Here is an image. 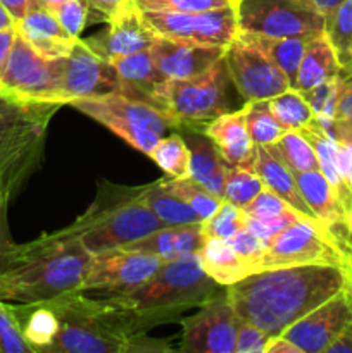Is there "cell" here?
Masks as SVG:
<instances>
[{
  "label": "cell",
  "instance_id": "6da1fadb",
  "mask_svg": "<svg viewBox=\"0 0 352 353\" xmlns=\"http://www.w3.org/2000/svg\"><path fill=\"white\" fill-rule=\"evenodd\" d=\"M352 286V271L330 264L292 265L252 272L226 293L240 319L278 336L300 317Z\"/></svg>",
  "mask_w": 352,
  "mask_h": 353
},
{
  "label": "cell",
  "instance_id": "7a4b0ae2",
  "mask_svg": "<svg viewBox=\"0 0 352 353\" xmlns=\"http://www.w3.org/2000/svg\"><path fill=\"white\" fill-rule=\"evenodd\" d=\"M59 316V333L48 353L175 352L168 340L147 338V331L173 323L169 314H141L109 299H86L72 292L50 300Z\"/></svg>",
  "mask_w": 352,
  "mask_h": 353
},
{
  "label": "cell",
  "instance_id": "3957f363",
  "mask_svg": "<svg viewBox=\"0 0 352 353\" xmlns=\"http://www.w3.org/2000/svg\"><path fill=\"white\" fill-rule=\"evenodd\" d=\"M93 255L78 240L57 231L30 243H14L0 268V300L48 302L79 292Z\"/></svg>",
  "mask_w": 352,
  "mask_h": 353
},
{
  "label": "cell",
  "instance_id": "277c9868",
  "mask_svg": "<svg viewBox=\"0 0 352 353\" xmlns=\"http://www.w3.org/2000/svg\"><path fill=\"white\" fill-rule=\"evenodd\" d=\"M166 226L141 200V186L133 188L100 181L92 205L57 233L75 238L90 254L97 255L123 248Z\"/></svg>",
  "mask_w": 352,
  "mask_h": 353
},
{
  "label": "cell",
  "instance_id": "5b68a950",
  "mask_svg": "<svg viewBox=\"0 0 352 353\" xmlns=\"http://www.w3.org/2000/svg\"><path fill=\"white\" fill-rule=\"evenodd\" d=\"M192 254L176 261L162 262L161 268L130 292L106 295L123 309L141 314H169L179 319L192 307H200L223 290Z\"/></svg>",
  "mask_w": 352,
  "mask_h": 353
},
{
  "label": "cell",
  "instance_id": "8992f818",
  "mask_svg": "<svg viewBox=\"0 0 352 353\" xmlns=\"http://www.w3.org/2000/svg\"><path fill=\"white\" fill-rule=\"evenodd\" d=\"M68 105L106 126L130 147L147 157L155 143L166 137L169 130H178L171 116L148 103L128 99L121 93L76 99Z\"/></svg>",
  "mask_w": 352,
  "mask_h": 353
},
{
  "label": "cell",
  "instance_id": "52a82bcc",
  "mask_svg": "<svg viewBox=\"0 0 352 353\" xmlns=\"http://www.w3.org/2000/svg\"><path fill=\"white\" fill-rule=\"evenodd\" d=\"M59 105L24 103L0 93V171L26 179L41 154L45 130Z\"/></svg>",
  "mask_w": 352,
  "mask_h": 353
},
{
  "label": "cell",
  "instance_id": "ba28073f",
  "mask_svg": "<svg viewBox=\"0 0 352 353\" xmlns=\"http://www.w3.org/2000/svg\"><path fill=\"white\" fill-rule=\"evenodd\" d=\"M230 81L224 57L213 68L192 78L168 79L164 90V112L171 116L179 130H204L221 114L230 112Z\"/></svg>",
  "mask_w": 352,
  "mask_h": 353
},
{
  "label": "cell",
  "instance_id": "9c48e42d",
  "mask_svg": "<svg viewBox=\"0 0 352 353\" xmlns=\"http://www.w3.org/2000/svg\"><path fill=\"white\" fill-rule=\"evenodd\" d=\"M61 74L62 57H43L17 33L0 74V93L24 103L66 105Z\"/></svg>",
  "mask_w": 352,
  "mask_h": 353
},
{
  "label": "cell",
  "instance_id": "30bf717a",
  "mask_svg": "<svg viewBox=\"0 0 352 353\" xmlns=\"http://www.w3.org/2000/svg\"><path fill=\"white\" fill-rule=\"evenodd\" d=\"M307 264H330L352 271V255L323 226L299 219L266 243L257 271Z\"/></svg>",
  "mask_w": 352,
  "mask_h": 353
},
{
  "label": "cell",
  "instance_id": "8fae6325",
  "mask_svg": "<svg viewBox=\"0 0 352 353\" xmlns=\"http://www.w3.org/2000/svg\"><path fill=\"white\" fill-rule=\"evenodd\" d=\"M238 31L259 37H316L324 14L307 0H237Z\"/></svg>",
  "mask_w": 352,
  "mask_h": 353
},
{
  "label": "cell",
  "instance_id": "7c38bea8",
  "mask_svg": "<svg viewBox=\"0 0 352 353\" xmlns=\"http://www.w3.org/2000/svg\"><path fill=\"white\" fill-rule=\"evenodd\" d=\"M231 83L247 102L269 100L290 88L285 72L248 33L238 31L224 50Z\"/></svg>",
  "mask_w": 352,
  "mask_h": 353
},
{
  "label": "cell",
  "instance_id": "4fadbf2b",
  "mask_svg": "<svg viewBox=\"0 0 352 353\" xmlns=\"http://www.w3.org/2000/svg\"><path fill=\"white\" fill-rule=\"evenodd\" d=\"M145 21L157 37L206 47L230 45L238 33L237 2L202 12H144Z\"/></svg>",
  "mask_w": 352,
  "mask_h": 353
},
{
  "label": "cell",
  "instance_id": "5bb4252c",
  "mask_svg": "<svg viewBox=\"0 0 352 353\" xmlns=\"http://www.w3.org/2000/svg\"><path fill=\"white\" fill-rule=\"evenodd\" d=\"M240 317L226 288L200 305L199 312L182 319V338L176 347L185 353H235Z\"/></svg>",
  "mask_w": 352,
  "mask_h": 353
},
{
  "label": "cell",
  "instance_id": "9a60e30c",
  "mask_svg": "<svg viewBox=\"0 0 352 353\" xmlns=\"http://www.w3.org/2000/svg\"><path fill=\"white\" fill-rule=\"evenodd\" d=\"M162 261L148 254L133 250H107L92 257L88 272L79 292H104L106 295L130 292L147 281Z\"/></svg>",
  "mask_w": 352,
  "mask_h": 353
},
{
  "label": "cell",
  "instance_id": "2e32d148",
  "mask_svg": "<svg viewBox=\"0 0 352 353\" xmlns=\"http://www.w3.org/2000/svg\"><path fill=\"white\" fill-rule=\"evenodd\" d=\"M352 323V286L342 290L283 331L302 353H326L328 347Z\"/></svg>",
  "mask_w": 352,
  "mask_h": 353
},
{
  "label": "cell",
  "instance_id": "e0dca14e",
  "mask_svg": "<svg viewBox=\"0 0 352 353\" xmlns=\"http://www.w3.org/2000/svg\"><path fill=\"white\" fill-rule=\"evenodd\" d=\"M62 95L68 105L71 100L117 93L119 79L113 62L100 57L85 40H78L62 57Z\"/></svg>",
  "mask_w": 352,
  "mask_h": 353
},
{
  "label": "cell",
  "instance_id": "ac0fdd59",
  "mask_svg": "<svg viewBox=\"0 0 352 353\" xmlns=\"http://www.w3.org/2000/svg\"><path fill=\"white\" fill-rule=\"evenodd\" d=\"M107 24L109 26L102 34L85 41L100 57L109 62H114L124 55L148 50L157 38L135 0L113 14L107 19Z\"/></svg>",
  "mask_w": 352,
  "mask_h": 353
},
{
  "label": "cell",
  "instance_id": "d6986e66",
  "mask_svg": "<svg viewBox=\"0 0 352 353\" xmlns=\"http://www.w3.org/2000/svg\"><path fill=\"white\" fill-rule=\"evenodd\" d=\"M299 188L317 219L330 231L337 243L352 255V217L321 171L293 172Z\"/></svg>",
  "mask_w": 352,
  "mask_h": 353
},
{
  "label": "cell",
  "instance_id": "ffe728a7",
  "mask_svg": "<svg viewBox=\"0 0 352 353\" xmlns=\"http://www.w3.org/2000/svg\"><path fill=\"white\" fill-rule=\"evenodd\" d=\"M119 79L117 93L148 103L164 112V90L168 78L159 71L150 50L124 55L113 62Z\"/></svg>",
  "mask_w": 352,
  "mask_h": 353
},
{
  "label": "cell",
  "instance_id": "44dd1931",
  "mask_svg": "<svg viewBox=\"0 0 352 353\" xmlns=\"http://www.w3.org/2000/svg\"><path fill=\"white\" fill-rule=\"evenodd\" d=\"M159 71L168 79H185L213 68L224 57V47L185 43L157 37L148 48Z\"/></svg>",
  "mask_w": 352,
  "mask_h": 353
},
{
  "label": "cell",
  "instance_id": "7402d4cb",
  "mask_svg": "<svg viewBox=\"0 0 352 353\" xmlns=\"http://www.w3.org/2000/svg\"><path fill=\"white\" fill-rule=\"evenodd\" d=\"M252 165H254L255 172L261 176L266 188H269L271 192H275L280 199L285 200V202L289 203L293 210H297L304 219L323 226L321 221L316 217V214H314L313 210H311V207L307 205L293 171L282 161V157L276 154L273 145L271 147H255ZM324 230H326V228H324Z\"/></svg>",
  "mask_w": 352,
  "mask_h": 353
},
{
  "label": "cell",
  "instance_id": "603a6c76",
  "mask_svg": "<svg viewBox=\"0 0 352 353\" xmlns=\"http://www.w3.org/2000/svg\"><path fill=\"white\" fill-rule=\"evenodd\" d=\"M16 30L35 50L48 59L66 57L79 40L71 37L61 26L54 12L43 6L35 7L23 19L17 21Z\"/></svg>",
  "mask_w": 352,
  "mask_h": 353
},
{
  "label": "cell",
  "instance_id": "cb8c5ba5",
  "mask_svg": "<svg viewBox=\"0 0 352 353\" xmlns=\"http://www.w3.org/2000/svg\"><path fill=\"white\" fill-rule=\"evenodd\" d=\"M202 131L214 141L228 168L252 165L255 145L252 143L247 124H245V107L235 112L230 110L226 114H221L219 117L211 121Z\"/></svg>",
  "mask_w": 352,
  "mask_h": 353
},
{
  "label": "cell",
  "instance_id": "d4e9b609",
  "mask_svg": "<svg viewBox=\"0 0 352 353\" xmlns=\"http://www.w3.org/2000/svg\"><path fill=\"white\" fill-rule=\"evenodd\" d=\"M202 223L183 224V226H166L162 230L154 231L148 236L133 243L124 245L123 250L141 252L157 257L159 261L168 262L186 255L197 254L206 241L202 233Z\"/></svg>",
  "mask_w": 352,
  "mask_h": 353
},
{
  "label": "cell",
  "instance_id": "484cf974",
  "mask_svg": "<svg viewBox=\"0 0 352 353\" xmlns=\"http://www.w3.org/2000/svg\"><path fill=\"white\" fill-rule=\"evenodd\" d=\"M183 140L190 150V178L223 199L228 164L214 141L202 130L182 128Z\"/></svg>",
  "mask_w": 352,
  "mask_h": 353
},
{
  "label": "cell",
  "instance_id": "4316f807",
  "mask_svg": "<svg viewBox=\"0 0 352 353\" xmlns=\"http://www.w3.org/2000/svg\"><path fill=\"white\" fill-rule=\"evenodd\" d=\"M7 303L31 353H48L59 333V316L50 300L35 303Z\"/></svg>",
  "mask_w": 352,
  "mask_h": 353
},
{
  "label": "cell",
  "instance_id": "83f0119b",
  "mask_svg": "<svg viewBox=\"0 0 352 353\" xmlns=\"http://www.w3.org/2000/svg\"><path fill=\"white\" fill-rule=\"evenodd\" d=\"M340 74V62H338L333 47H331L330 40L323 31V33L311 37L307 40L306 52H304V57L300 61L292 88L304 93L314 86L321 85V83L338 78Z\"/></svg>",
  "mask_w": 352,
  "mask_h": 353
},
{
  "label": "cell",
  "instance_id": "f1b7e54d",
  "mask_svg": "<svg viewBox=\"0 0 352 353\" xmlns=\"http://www.w3.org/2000/svg\"><path fill=\"white\" fill-rule=\"evenodd\" d=\"M197 255H199L200 265L207 272V276H211L217 285L224 286V288L251 274L248 265L237 254L230 240L206 238Z\"/></svg>",
  "mask_w": 352,
  "mask_h": 353
},
{
  "label": "cell",
  "instance_id": "f546056e",
  "mask_svg": "<svg viewBox=\"0 0 352 353\" xmlns=\"http://www.w3.org/2000/svg\"><path fill=\"white\" fill-rule=\"evenodd\" d=\"M299 133H302L304 137L309 140V143L313 145L314 152H316L317 155V162H320L321 174L326 178V181L330 183V186L333 188V192L337 193L340 202L344 203L347 212L351 214V196H349L347 183H345L344 171H342L338 141L335 140L328 131H324L323 128L317 124V121H314L311 126L300 130Z\"/></svg>",
  "mask_w": 352,
  "mask_h": 353
},
{
  "label": "cell",
  "instance_id": "4dcf8cb0",
  "mask_svg": "<svg viewBox=\"0 0 352 353\" xmlns=\"http://www.w3.org/2000/svg\"><path fill=\"white\" fill-rule=\"evenodd\" d=\"M141 200L152 209V212L168 226H183V224L202 223L192 207L183 202L176 193L164 185V178L141 186Z\"/></svg>",
  "mask_w": 352,
  "mask_h": 353
},
{
  "label": "cell",
  "instance_id": "1f68e13d",
  "mask_svg": "<svg viewBox=\"0 0 352 353\" xmlns=\"http://www.w3.org/2000/svg\"><path fill=\"white\" fill-rule=\"evenodd\" d=\"M324 34L333 47L342 72L352 71V0H342L324 16Z\"/></svg>",
  "mask_w": 352,
  "mask_h": 353
},
{
  "label": "cell",
  "instance_id": "d6a6232c",
  "mask_svg": "<svg viewBox=\"0 0 352 353\" xmlns=\"http://www.w3.org/2000/svg\"><path fill=\"white\" fill-rule=\"evenodd\" d=\"M251 37L254 38L255 43L266 52V55L285 72V76L290 81V88H292L293 83H295L300 61H302L304 52H306L307 40H309L311 37L269 38L259 37V34H251Z\"/></svg>",
  "mask_w": 352,
  "mask_h": 353
},
{
  "label": "cell",
  "instance_id": "836d02e7",
  "mask_svg": "<svg viewBox=\"0 0 352 353\" xmlns=\"http://www.w3.org/2000/svg\"><path fill=\"white\" fill-rule=\"evenodd\" d=\"M268 102L271 112L286 131H300L316 121L307 100L295 88L285 90L280 95L269 99Z\"/></svg>",
  "mask_w": 352,
  "mask_h": 353
},
{
  "label": "cell",
  "instance_id": "e575fe53",
  "mask_svg": "<svg viewBox=\"0 0 352 353\" xmlns=\"http://www.w3.org/2000/svg\"><path fill=\"white\" fill-rule=\"evenodd\" d=\"M148 157L166 172L168 178L179 179L190 176V150L179 133L162 137L152 148Z\"/></svg>",
  "mask_w": 352,
  "mask_h": 353
},
{
  "label": "cell",
  "instance_id": "d590c367",
  "mask_svg": "<svg viewBox=\"0 0 352 353\" xmlns=\"http://www.w3.org/2000/svg\"><path fill=\"white\" fill-rule=\"evenodd\" d=\"M245 124L255 147H271L283 134L285 128L278 123L269 109L268 100H254L245 103Z\"/></svg>",
  "mask_w": 352,
  "mask_h": 353
},
{
  "label": "cell",
  "instance_id": "8d00e7d4",
  "mask_svg": "<svg viewBox=\"0 0 352 353\" xmlns=\"http://www.w3.org/2000/svg\"><path fill=\"white\" fill-rule=\"evenodd\" d=\"M273 148L293 172L317 171L320 169V162H317V155L313 145L299 131H286L273 145Z\"/></svg>",
  "mask_w": 352,
  "mask_h": 353
},
{
  "label": "cell",
  "instance_id": "74e56055",
  "mask_svg": "<svg viewBox=\"0 0 352 353\" xmlns=\"http://www.w3.org/2000/svg\"><path fill=\"white\" fill-rule=\"evenodd\" d=\"M262 188H264V183H262L261 176L255 172L254 165L228 168L226 178H224L223 200L244 209Z\"/></svg>",
  "mask_w": 352,
  "mask_h": 353
},
{
  "label": "cell",
  "instance_id": "f35d334b",
  "mask_svg": "<svg viewBox=\"0 0 352 353\" xmlns=\"http://www.w3.org/2000/svg\"><path fill=\"white\" fill-rule=\"evenodd\" d=\"M164 185L171 190L173 193L179 196L183 202L188 203L193 209V212L200 217L202 221H206L207 217L213 216L216 212L217 207L221 205L223 199L217 195H214L213 192H209L207 188H204L200 183H197L193 178H164Z\"/></svg>",
  "mask_w": 352,
  "mask_h": 353
},
{
  "label": "cell",
  "instance_id": "ab89813d",
  "mask_svg": "<svg viewBox=\"0 0 352 353\" xmlns=\"http://www.w3.org/2000/svg\"><path fill=\"white\" fill-rule=\"evenodd\" d=\"M338 88H340V76L302 93L304 99L313 109L314 116H316L317 124L330 134L335 126V107H337Z\"/></svg>",
  "mask_w": 352,
  "mask_h": 353
},
{
  "label": "cell",
  "instance_id": "60d3db41",
  "mask_svg": "<svg viewBox=\"0 0 352 353\" xmlns=\"http://www.w3.org/2000/svg\"><path fill=\"white\" fill-rule=\"evenodd\" d=\"M202 233L206 238H221L231 240L238 231L245 228V212L240 207L223 200L216 212L202 221Z\"/></svg>",
  "mask_w": 352,
  "mask_h": 353
},
{
  "label": "cell",
  "instance_id": "b9f144b4",
  "mask_svg": "<svg viewBox=\"0 0 352 353\" xmlns=\"http://www.w3.org/2000/svg\"><path fill=\"white\" fill-rule=\"evenodd\" d=\"M24 179L12 172L0 171V268L9 257L14 247V241L9 233V221H7V209H9L10 196L14 195Z\"/></svg>",
  "mask_w": 352,
  "mask_h": 353
},
{
  "label": "cell",
  "instance_id": "7bdbcfd3",
  "mask_svg": "<svg viewBox=\"0 0 352 353\" xmlns=\"http://www.w3.org/2000/svg\"><path fill=\"white\" fill-rule=\"evenodd\" d=\"M237 0H135L141 12H202L235 3Z\"/></svg>",
  "mask_w": 352,
  "mask_h": 353
},
{
  "label": "cell",
  "instance_id": "ee69618b",
  "mask_svg": "<svg viewBox=\"0 0 352 353\" xmlns=\"http://www.w3.org/2000/svg\"><path fill=\"white\" fill-rule=\"evenodd\" d=\"M61 26L68 31L71 37L79 38L81 31L85 30L86 19H88L90 0H64L52 9Z\"/></svg>",
  "mask_w": 352,
  "mask_h": 353
},
{
  "label": "cell",
  "instance_id": "f6af8a7d",
  "mask_svg": "<svg viewBox=\"0 0 352 353\" xmlns=\"http://www.w3.org/2000/svg\"><path fill=\"white\" fill-rule=\"evenodd\" d=\"M0 353H31L10 312L9 303L3 300H0Z\"/></svg>",
  "mask_w": 352,
  "mask_h": 353
},
{
  "label": "cell",
  "instance_id": "bcb514c9",
  "mask_svg": "<svg viewBox=\"0 0 352 353\" xmlns=\"http://www.w3.org/2000/svg\"><path fill=\"white\" fill-rule=\"evenodd\" d=\"M244 212L245 216L248 217L266 219V217H278L283 216V214L293 212V209L285 202V200L280 199L275 192H271V190L264 186V188L255 195V199L244 207Z\"/></svg>",
  "mask_w": 352,
  "mask_h": 353
},
{
  "label": "cell",
  "instance_id": "7dc6e473",
  "mask_svg": "<svg viewBox=\"0 0 352 353\" xmlns=\"http://www.w3.org/2000/svg\"><path fill=\"white\" fill-rule=\"evenodd\" d=\"M299 219H304V217L300 216L299 212H295V210L289 214H283V216H278V217H266V219L245 216V228H247L251 233H254L259 240L268 243V241L273 240L276 234L282 233L285 228H289L290 224L295 223V221ZM328 233H330V231H328Z\"/></svg>",
  "mask_w": 352,
  "mask_h": 353
},
{
  "label": "cell",
  "instance_id": "c3c4849f",
  "mask_svg": "<svg viewBox=\"0 0 352 353\" xmlns=\"http://www.w3.org/2000/svg\"><path fill=\"white\" fill-rule=\"evenodd\" d=\"M231 245L237 250V254L240 255L242 259L245 261V264L248 265V271L257 272V262L261 259L262 252H264L266 243L264 241L259 240L254 233L244 228L242 231H238L233 238H231Z\"/></svg>",
  "mask_w": 352,
  "mask_h": 353
},
{
  "label": "cell",
  "instance_id": "681fc988",
  "mask_svg": "<svg viewBox=\"0 0 352 353\" xmlns=\"http://www.w3.org/2000/svg\"><path fill=\"white\" fill-rule=\"evenodd\" d=\"M269 338L271 336H268L261 327L254 326L248 321L240 319L235 353H264L266 343H268Z\"/></svg>",
  "mask_w": 352,
  "mask_h": 353
},
{
  "label": "cell",
  "instance_id": "f907efd6",
  "mask_svg": "<svg viewBox=\"0 0 352 353\" xmlns=\"http://www.w3.org/2000/svg\"><path fill=\"white\" fill-rule=\"evenodd\" d=\"M335 126L352 130V71L342 72L335 107Z\"/></svg>",
  "mask_w": 352,
  "mask_h": 353
},
{
  "label": "cell",
  "instance_id": "816d5d0a",
  "mask_svg": "<svg viewBox=\"0 0 352 353\" xmlns=\"http://www.w3.org/2000/svg\"><path fill=\"white\" fill-rule=\"evenodd\" d=\"M331 137L338 141V148H340L342 171H344V178L349 188V196H351V216H352V130L333 126Z\"/></svg>",
  "mask_w": 352,
  "mask_h": 353
},
{
  "label": "cell",
  "instance_id": "f5cc1de1",
  "mask_svg": "<svg viewBox=\"0 0 352 353\" xmlns=\"http://www.w3.org/2000/svg\"><path fill=\"white\" fill-rule=\"evenodd\" d=\"M0 3L6 7V10L12 16V19L16 21V23L23 19L31 9L40 6L38 0H0Z\"/></svg>",
  "mask_w": 352,
  "mask_h": 353
},
{
  "label": "cell",
  "instance_id": "db71d44e",
  "mask_svg": "<svg viewBox=\"0 0 352 353\" xmlns=\"http://www.w3.org/2000/svg\"><path fill=\"white\" fill-rule=\"evenodd\" d=\"M17 30L16 28H7V30H0V74H2L3 68L7 64L10 50H12L14 40H16Z\"/></svg>",
  "mask_w": 352,
  "mask_h": 353
},
{
  "label": "cell",
  "instance_id": "11a10c76",
  "mask_svg": "<svg viewBox=\"0 0 352 353\" xmlns=\"http://www.w3.org/2000/svg\"><path fill=\"white\" fill-rule=\"evenodd\" d=\"M130 2H133V0H90V7H93L97 12L102 14L104 19L107 21L113 14H116L121 7H124Z\"/></svg>",
  "mask_w": 352,
  "mask_h": 353
},
{
  "label": "cell",
  "instance_id": "9f6ffc18",
  "mask_svg": "<svg viewBox=\"0 0 352 353\" xmlns=\"http://www.w3.org/2000/svg\"><path fill=\"white\" fill-rule=\"evenodd\" d=\"M264 353H302L299 347L292 343L290 340H286L283 334H278V336H271L266 343Z\"/></svg>",
  "mask_w": 352,
  "mask_h": 353
},
{
  "label": "cell",
  "instance_id": "6f0895ef",
  "mask_svg": "<svg viewBox=\"0 0 352 353\" xmlns=\"http://www.w3.org/2000/svg\"><path fill=\"white\" fill-rule=\"evenodd\" d=\"M326 353H352V323L340 333V336L328 347Z\"/></svg>",
  "mask_w": 352,
  "mask_h": 353
},
{
  "label": "cell",
  "instance_id": "680465c9",
  "mask_svg": "<svg viewBox=\"0 0 352 353\" xmlns=\"http://www.w3.org/2000/svg\"><path fill=\"white\" fill-rule=\"evenodd\" d=\"M307 2L313 3L317 10H321V12L326 16V14L331 12V10H333L335 7L342 2V0H307Z\"/></svg>",
  "mask_w": 352,
  "mask_h": 353
},
{
  "label": "cell",
  "instance_id": "91938a15",
  "mask_svg": "<svg viewBox=\"0 0 352 353\" xmlns=\"http://www.w3.org/2000/svg\"><path fill=\"white\" fill-rule=\"evenodd\" d=\"M7 28H16V21L7 12L6 7L0 3V30H7Z\"/></svg>",
  "mask_w": 352,
  "mask_h": 353
},
{
  "label": "cell",
  "instance_id": "94428289",
  "mask_svg": "<svg viewBox=\"0 0 352 353\" xmlns=\"http://www.w3.org/2000/svg\"><path fill=\"white\" fill-rule=\"evenodd\" d=\"M64 2V0H38V3L43 7H47V9H52L54 6H57V3Z\"/></svg>",
  "mask_w": 352,
  "mask_h": 353
}]
</instances>
